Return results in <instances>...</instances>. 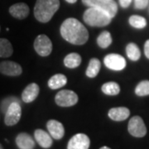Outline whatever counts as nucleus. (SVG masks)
Listing matches in <instances>:
<instances>
[{"label":"nucleus","instance_id":"obj_3","mask_svg":"<svg viewBox=\"0 0 149 149\" xmlns=\"http://www.w3.org/2000/svg\"><path fill=\"white\" fill-rule=\"evenodd\" d=\"M84 21L91 27H105L110 23L112 17L102 9L90 7L84 13Z\"/></svg>","mask_w":149,"mask_h":149},{"label":"nucleus","instance_id":"obj_25","mask_svg":"<svg viewBox=\"0 0 149 149\" xmlns=\"http://www.w3.org/2000/svg\"><path fill=\"white\" fill-rule=\"evenodd\" d=\"M129 24L134 28L137 29H143L147 26V20L143 17L139 15H133L129 17Z\"/></svg>","mask_w":149,"mask_h":149},{"label":"nucleus","instance_id":"obj_8","mask_svg":"<svg viewBox=\"0 0 149 149\" xmlns=\"http://www.w3.org/2000/svg\"><path fill=\"white\" fill-rule=\"evenodd\" d=\"M4 123L7 126H13L19 122L22 116V108L19 102H13L4 113Z\"/></svg>","mask_w":149,"mask_h":149},{"label":"nucleus","instance_id":"obj_19","mask_svg":"<svg viewBox=\"0 0 149 149\" xmlns=\"http://www.w3.org/2000/svg\"><path fill=\"white\" fill-rule=\"evenodd\" d=\"M100 67H101V64H100V61L99 59H91L85 74L89 78H95L97 76V74H99V72L100 70Z\"/></svg>","mask_w":149,"mask_h":149},{"label":"nucleus","instance_id":"obj_5","mask_svg":"<svg viewBox=\"0 0 149 149\" xmlns=\"http://www.w3.org/2000/svg\"><path fill=\"white\" fill-rule=\"evenodd\" d=\"M78 95L76 93L69 90L59 91L55 97L56 104L61 107H71L78 102Z\"/></svg>","mask_w":149,"mask_h":149},{"label":"nucleus","instance_id":"obj_4","mask_svg":"<svg viewBox=\"0 0 149 149\" xmlns=\"http://www.w3.org/2000/svg\"><path fill=\"white\" fill-rule=\"evenodd\" d=\"M85 6L94 7L102 9L111 17H114L118 12V5L113 0H82Z\"/></svg>","mask_w":149,"mask_h":149},{"label":"nucleus","instance_id":"obj_33","mask_svg":"<svg viewBox=\"0 0 149 149\" xmlns=\"http://www.w3.org/2000/svg\"><path fill=\"white\" fill-rule=\"evenodd\" d=\"M0 149H3V146H2V144L0 143Z\"/></svg>","mask_w":149,"mask_h":149},{"label":"nucleus","instance_id":"obj_18","mask_svg":"<svg viewBox=\"0 0 149 149\" xmlns=\"http://www.w3.org/2000/svg\"><path fill=\"white\" fill-rule=\"evenodd\" d=\"M67 84V78L63 74H56L52 76L47 82L48 87L52 90H57Z\"/></svg>","mask_w":149,"mask_h":149},{"label":"nucleus","instance_id":"obj_1","mask_svg":"<svg viewBox=\"0 0 149 149\" xmlns=\"http://www.w3.org/2000/svg\"><path fill=\"white\" fill-rule=\"evenodd\" d=\"M61 37L74 45H84L89 39V32L85 27L77 19L70 17L65 19L60 28Z\"/></svg>","mask_w":149,"mask_h":149},{"label":"nucleus","instance_id":"obj_7","mask_svg":"<svg viewBox=\"0 0 149 149\" xmlns=\"http://www.w3.org/2000/svg\"><path fill=\"white\" fill-rule=\"evenodd\" d=\"M128 133L135 138H143L147 134V128L143 118L139 116H133L128 122Z\"/></svg>","mask_w":149,"mask_h":149},{"label":"nucleus","instance_id":"obj_12","mask_svg":"<svg viewBox=\"0 0 149 149\" xmlns=\"http://www.w3.org/2000/svg\"><path fill=\"white\" fill-rule=\"evenodd\" d=\"M47 128L50 135L56 140H60L64 137L65 128L63 124L55 119L49 120L47 123Z\"/></svg>","mask_w":149,"mask_h":149},{"label":"nucleus","instance_id":"obj_26","mask_svg":"<svg viewBox=\"0 0 149 149\" xmlns=\"http://www.w3.org/2000/svg\"><path fill=\"white\" fill-rule=\"evenodd\" d=\"M135 94L138 96L149 95V80H143L135 88Z\"/></svg>","mask_w":149,"mask_h":149},{"label":"nucleus","instance_id":"obj_2","mask_svg":"<svg viewBox=\"0 0 149 149\" xmlns=\"http://www.w3.org/2000/svg\"><path fill=\"white\" fill-rule=\"evenodd\" d=\"M59 8V0H37L34 7V16L38 22L46 23L52 18Z\"/></svg>","mask_w":149,"mask_h":149},{"label":"nucleus","instance_id":"obj_11","mask_svg":"<svg viewBox=\"0 0 149 149\" xmlns=\"http://www.w3.org/2000/svg\"><path fill=\"white\" fill-rule=\"evenodd\" d=\"M22 72V66L14 61H6L0 63V73L8 76H18Z\"/></svg>","mask_w":149,"mask_h":149},{"label":"nucleus","instance_id":"obj_9","mask_svg":"<svg viewBox=\"0 0 149 149\" xmlns=\"http://www.w3.org/2000/svg\"><path fill=\"white\" fill-rule=\"evenodd\" d=\"M104 63L107 68L112 70H122L126 67V61L121 55L108 54L104 58Z\"/></svg>","mask_w":149,"mask_h":149},{"label":"nucleus","instance_id":"obj_28","mask_svg":"<svg viewBox=\"0 0 149 149\" xmlns=\"http://www.w3.org/2000/svg\"><path fill=\"white\" fill-rule=\"evenodd\" d=\"M149 0H134V7L137 9H143L148 5Z\"/></svg>","mask_w":149,"mask_h":149},{"label":"nucleus","instance_id":"obj_32","mask_svg":"<svg viewBox=\"0 0 149 149\" xmlns=\"http://www.w3.org/2000/svg\"><path fill=\"white\" fill-rule=\"evenodd\" d=\"M100 149H111L110 148H109V147H106V146H104V147H102V148H100Z\"/></svg>","mask_w":149,"mask_h":149},{"label":"nucleus","instance_id":"obj_14","mask_svg":"<svg viewBox=\"0 0 149 149\" xmlns=\"http://www.w3.org/2000/svg\"><path fill=\"white\" fill-rule=\"evenodd\" d=\"M9 13L12 16L17 19H24L29 15L30 9L26 3H17L9 8Z\"/></svg>","mask_w":149,"mask_h":149},{"label":"nucleus","instance_id":"obj_31","mask_svg":"<svg viewBox=\"0 0 149 149\" xmlns=\"http://www.w3.org/2000/svg\"><path fill=\"white\" fill-rule=\"evenodd\" d=\"M67 3H76L77 2V0H65Z\"/></svg>","mask_w":149,"mask_h":149},{"label":"nucleus","instance_id":"obj_15","mask_svg":"<svg viewBox=\"0 0 149 149\" xmlns=\"http://www.w3.org/2000/svg\"><path fill=\"white\" fill-rule=\"evenodd\" d=\"M34 138L37 143L42 148H50L52 146V139L50 133H47L42 129H37L34 132Z\"/></svg>","mask_w":149,"mask_h":149},{"label":"nucleus","instance_id":"obj_23","mask_svg":"<svg viewBox=\"0 0 149 149\" xmlns=\"http://www.w3.org/2000/svg\"><path fill=\"white\" fill-rule=\"evenodd\" d=\"M126 53L128 58L133 61H137L141 57V52L135 43H129L127 45Z\"/></svg>","mask_w":149,"mask_h":149},{"label":"nucleus","instance_id":"obj_20","mask_svg":"<svg viewBox=\"0 0 149 149\" xmlns=\"http://www.w3.org/2000/svg\"><path fill=\"white\" fill-rule=\"evenodd\" d=\"M81 63V56L78 53H70L64 59V65L67 68L74 69Z\"/></svg>","mask_w":149,"mask_h":149},{"label":"nucleus","instance_id":"obj_17","mask_svg":"<svg viewBox=\"0 0 149 149\" xmlns=\"http://www.w3.org/2000/svg\"><path fill=\"white\" fill-rule=\"evenodd\" d=\"M15 142L19 149H34L35 148L34 140L27 133H19L16 137Z\"/></svg>","mask_w":149,"mask_h":149},{"label":"nucleus","instance_id":"obj_29","mask_svg":"<svg viewBox=\"0 0 149 149\" xmlns=\"http://www.w3.org/2000/svg\"><path fill=\"white\" fill-rule=\"evenodd\" d=\"M133 0H119V4L123 8H127L131 4Z\"/></svg>","mask_w":149,"mask_h":149},{"label":"nucleus","instance_id":"obj_24","mask_svg":"<svg viewBox=\"0 0 149 149\" xmlns=\"http://www.w3.org/2000/svg\"><path fill=\"white\" fill-rule=\"evenodd\" d=\"M112 43L111 34L108 31L102 32L97 38V44L100 47L107 48L109 47Z\"/></svg>","mask_w":149,"mask_h":149},{"label":"nucleus","instance_id":"obj_16","mask_svg":"<svg viewBox=\"0 0 149 149\" xmlns=\"http://www.w3.org/2000/svg\"><path fill=\"white\" fill-rule=\"evenodd\" d=\"M108 115L112 120L120 122V121H123L127 119L129 117L130 111L126 107H116V108H112L111 109H109Z\"/></svg>","mask_w":149,"mask_h":149},{"label":"nucleus","instance_id":"obj_22","mask_svg":"<svg viewBox=\"0 0 149 149\" xmlns=\"http://www.w3.org/2000/svg\"><path fill=\"white\" fill-rule=\"evenodd\" d=\"M101 90L107 95H117L120 92V86L116 82L109 81L102 85Z\"/></svg>","mask_w":149,"mask_h":149},{"label":"nucleus","instance_id":"obj_6","mask_svg":"<svg viewBox=\"0 0 149 149\" xmlns=\"http://www.w3.org/2000/svg\"><path fill=\"white\" fill-rule=\"evenodd\" d=\"M34 49L39 56H48L52 52V42L47 35H38L34 41Z\"/></svg>","mask_w":149,"mask_h":149},{"label":"nucleus","instance_id":"obj_13","mask_svg":"<svg viewBox=\"0 0 149 149\" xmlns=\"http://www.w3.org/2000/svg\"><path fill=\"white\" fill-rule=\"evenodd\" d=\"M40 92L39 85L36 83H31L27 85L22 93V100L25 103H32L37 98Z\"/></svg>","mask_w":149,"mask_h":149},{"label":"nucleus","instance_id":"obj_10","mask_svg":"<svg viewBox=\"0 0 149 149\" xmlns=\"http://www.w3.org/2000/svg\"><path fill=\"white\" fill-rule=\"evenodd\" d=\"M91 145L90 138L85 133H77L70 139L67 149H89Z\"/></svg>","mask_w":149,"mask_h":149},{"label":"nucleus","instance_id":"obj_21","mask_svg":"<svg viewBox=\"0 0 149 149\" xmlns=\"http://www.w3.org/2000/svg\"><path fill=\"white\" fill-rule=\"evenodd\" d=\"M13 53V49L11 42L5 38H0V57L7 58Z\"/></svg>","mask_w":149,"mask_h":149},{"label":"nucleus","instance_id":"obj_30","mask_svg":"<svg viewBox=\"0 0 149 149\" xmlns=\"http://www.w3.org/2000/svg\"><path fill=\"white\" fill-rule=\"evenodd\" d=\"M144 53L148 59H149V39L144 44Z\"/></svg>","mask_w":149,"mask_h":149},{"label":"nucleus","instance_id":"obj_27","mask_svg":"<svg viewBox=\"0 0 149 149\" xmlns=\"http://www.w3.org/2000/svg\"><path fill=\"white\" fill-rule=\"evenodd\" d=\"M13 102H19L20 103L19 100L17 97H14V96H9L8 98H5L4 100H3V101L1 103V105H0L1 111L3 112V113H5L7 109H8V107L10 106Z\"/></svg>","mask_w":149,"mask_h":149}]
</instances>
